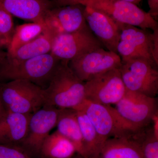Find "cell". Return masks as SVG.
I'll list each match as a JSON object with an SVG mask.
<instances>
[{
    "instance_id": "27",
    "label": "cell",
    "mask_w": 158,
    "mask_h": 158,
    "mask_svg": "<svg viewBox=\"0 0 158 158\" xmlns=\"http://www.w3.org/2000/svg\"><path fill=\"white\" fill-rule=\"evenodd\" d=\"M149 10L148 13L155 20H158V0H148V1Z\"/></svg>"
},
{
    "instance_id": "11",
    "label": "cell",
    "mask_w": 158,
    "mask_h": 158,
    "mask_svg": "<svg viewBox=\"0 0 158 158\" xmlns=\"http://www.w3.org/2000/svg\"><path fill=\"white\" fill-rule=\"evenodd\" d=\"M121 64L118 54L100 48L79 56L70 61L69 65L80 80L86 82L101 74L119 68Z\"/></svg>"
},
{
    "instance_id": "18",
    "label": "cell",
    "mask_w": 158,
    "mask_h": 158,
    "mask_svg": "<svg viewBox=\"0 0 158 158\" xmlns=\"http://www.w3.org/2000/svg\"><path fill=\"white\" fill-rule=\"evenodd\" d=\"M56 127L60 134L73 143L76 148L77 153L86 158L76 110L61 109Z\"/></svg>"
},
{
    "instance_id": "8",
    "label": "cell",
    "mask_w": 158,
    "mask_h": 158,
    "mask_svg": "<svg viewBox=\"0 0 158 158\" xmlns=\"http://www.w3.org/2000/svg\"><path fill=\"white\" fill-rule=\"evenodd\" d=\"M60 110L56 107L45 105L32 113L27 134L19 146L34 157H41V147L51 130L56 126Z\"/></svg>"
},
{
    "instance_id": "3",
    "label": "cell",
    "mask_w": 158,
    "mask_h": 158,
    "mask_svg": "<svg viewBox=\"0 0 158 158\" xmlns=\"http://www.w3.org/2000/svg\"><path fill=\"white\" fill-rule=\"evenodd\" d=\"M117 24L119 30L117 53L122 62L144 59L158 65V29L151 32L148 29Z\"/></svg>"
},
{
    "instance_id": "6",
    "label": "cell",
    "mask_w": 158,
    "mask_h": 158,
    "mask_svg": "<svg viewBox=\"0 0 158 158\" xmlns=\"http://www.w3.org/2000/svg\"><path fill=\"white\" fill-rule=\"evenodd\" d=\"M85 6L100 11L118 23L142 29H158V21L135 4L122 0H89Z\"/></svg>"
},
{
    "instance_id": "31",
    "label": "cell",
    "mask_w": 158,
    "mask_h": 158,
    "mask_svg": "<svg viewBox=\"0 0 158 158\" xmlns=\"http://www.w3.org/2000/svg\"><path fill=\"white\" fill-rule=\"evenodd\" d=\"M6 56H7V53H6L0 52V63L6 58Z\"/></svg>"
},
{
    "instance_id": "25",
    "label": "cell",
    "mask_w": 158,
    "mask_h": 158,
    "mask_svg": "<svg viewBox=\"0 0 158 158\" xmlns=\"http://www.w3.org/2000/svg\"><path fill=\"white\" fill-rule=\"evenodd\" d=\"M0 158H44L34 157L17 145L0 144Z\"/></svg>"
},
{
    "instance_id": "29",
    "label": "cell",
    "mask_w": 158,
    "mask_h": 158,
    "mask_svg": "<svg viewBox=\"0 0 158 158\" xmlns=\"http://www.w3.org/2000/svg\"><path fill=\"white\" fill-rule=\"evenodd\" d=\"M6 108L4 106L0 98V116H2L4 113H6Z\"/></svg>"
},
{
    "instance_id": "28",
    "label": "cell",
    "mask_w": 158,
    "mask_h": 158,
    "mask_svg": "<svg viewBox=\"0 0 158 158\" xmlns=\"http://www.w3.org/2000/svg\"><path fill=\"white\" fill-rule=\"evenodd\" d=\"M155 135L158 138V112L157 111L153 115L150 123Z\"/></svg>"
},
{
    "instance_id": "26",
    "label": "cell",
    "mask_w": 158,
    "mask_h": 158,
    "mask_svg": "<svg viewBox=\"0 0 158 158\" xmlns=\"http://www.w3.org/2000/svg\"><path fill=\"white\" fill-rule=\"evenodd\" d=\"M55 7H62L70 5H82L85 6L89 0H50Z\"/></svg>"
},
{
    "instance_id": "12",
    "label": "cell",
    "mask_w": 158,
    "mask_h": 158,
    "mask_svg": "<svg viewBox=\"0 0 158 158\" xmlns=\"http://www.w3.org/2000/svg\"><path fill=\"white\" fill-rule=\"evenodd\" d=\"M120 116L138 129L147 126L158 111L156 98L150 97L126 89L125 94L116 105Z\"/></svg>"
},
{
    "instance_id": "22",
    "label": "cell",
    "mask_w": 158,
    "mask_h": 158,
    "mask_svg": "<svg viewBox=\"0 0 158 158\" xmlns=\"http://www.w3.org/2000/svg\"><path fill=\"white\" fill-rule=\"evenodd\" d=\"M46 25L31 22L15 28L11 41L7 48V55H11L23 46L36 39L46 29Z\"/></svg>"
},
{
    "instance_id": "10",
    "label": "cell",
    "mask_w": 158,
    "mask_h": 158,
    "mask_svg": "<svg viewBox=\"0 0 158 158\" xmlns=\"http://www.w3.org/2000/svg\"><path fill=\"white\" fill-rule=\"evenodd\" d=\"M103 46L87 26L73 33L56 35L51 53L61 61L69 62L79 56Z\"/></svg>"
},
{
    "instance_id": "1",
    "label": "cell",
    "mask_w": 158,
    "mask_h": 158,
    "mask_svg": "<svg viewBox=\"0 0 158 158\" xmlns=\"http://www.w3.org/2000/svg\"><path fill=\"white\" fill-rule=\"evenodd\" d=\"M69 63L61 60L44 88L45 105L74 109L85 100V82L77 77Z\"/></svg>"
},
{
    "instance_id": "21",
    "label": "cell",
    "mask_w": 158,
    "mask_h": 158,
    "mask_svg": "<svg viewBox=\"0 0 158 158\" xmlns=\"http://www.w3.org/2000/svg\"><path fill=\"white\" fill-rule=\"evenodd\" d=\"M81 132L86 158H99L102 145L98 134L83 111L75 110Z\"/></svg>"
},
{
    "instance_id": "24",
    "label": "cell",
    "mask_w": 158,
    "mask_h": 158,
    "mask_svg": "<svg viewBox=\"0 0 158 158\" xmlns=\"http://www.w3.org/2000/svg\"><path fill=\"white\" fill-rule=\"evenodd\" d=\"M14 30L12 15L0 4V47H8Z\"/></svg>"
},
{
    "instance_id": "17",
    "label": "cell",
    "mask_w": 158,
    "mask_h": 158,
    "mask_svg": "<svg viewBox=\"0 0 158 158\" xmlns=\"http://www.w3.org/2000/svg\"><path fill=\"white\" fill-rule=\"evenodd\" d=\"M134 136L109 138L103 144L99 158H143L141 144Z\"/></svg>"
},
{
    "instance_id": "15",
    "label": "cell",
    "mask_w": 158,
    "mask_h": 158,
    "mask_svg": "<svg viewBox=\"0 0 158 158\" xmlns=\"http://www.w3.org/2000/svg\"><path fill=\"white\" fill-rule=\"evenodd\" d=\"M0 4L11 15L43 25L46 14L55 7L50 0H0Z\"/></svg>"
},
{
    "instance_id": "30",
    "label": "cell",
    "mask_w": 158,
    "mask_h": 158,
    "mask_svg": "<svg viewBox=\"0 0 158 158\" xmlns=\"http://www.w3.org/2000/svg\"><path fill=\"white\" fill-rule=\"evenodd\" d=\"M122 1H126V2H129L132 3L133 4L135 5H139V3L141 2L142 0H122Z\"/></svg>"
},
{
    "instance_id": "4",
    "label": "cell",
    "mask_w": 158,
    "mask_h": 158,
    "mask_svg": "<svg viewBox=\"0 0 158 158\" xmlns=\"http://www.w3.org/2000/svg\"><path fill=\"white\" fill-rule=\"evenodd\" d=\"M0 98L6 111L21 114H32L45 104L44 88L21 79L0 85Z\"/></svg>"
},
{
    "instance_id": "20",
    "label": "cell",
    "mask_w": 158,
    "mask_h": 158,
    "mask_svg": "<svg viewBox=\"0 0 158 158\" xmlns=\"http://www.w3.org/2000/svg\"><path fill=\"white\" fill-rule=\"evenodd\" d=\"M77 153L73 143L56 131L45 139L40 156L44 158H72Z\"/></svg>"
},
{
    "instance_id": "13",
    "label": "cell",
    "mask_w": 158,
    "mask_h": 158,
    "mask_svg": "<svg viewBox=\"0 0 158 158\" xmlns=\"http://www.w3.org/2000/svg\"><path fill=\"white\" fill-rule=\"evenodd\" d=\"M85 8L82 5L55 7L46 14L44 23L55 36L79 31L87 26Z\"/></svg>"
},
{
    "instance_id": "23",
    "label": "cell",
    "mask_w": 158,
    "mask_h": 158,
    "mask_svg": "<svg viewBox=\"0 0 158 158\" xmlns=\"http://www.w3.org/2000/svg\"><path fill=\"white\" fill-rule=\"evenodd\" d=\"M135 138L141 144L143 158H158V138L150 123L138 131Z\"/></svg>"
},
{
    "instance_id": "2",
    "label": "cell",
    "mask_w": 158,
    "mask_h": 158,
    "mask_svg": "<svg viewBox=\"0 0 158 158\" xmlns=\"http://www.w3.org/2000/svg\"><path fill=\"white\" fill-rule=\"evenodd\" d=\"M74 110H81L86 114L102 145L109 138H131L141 129L125 120L111 105L99 104L85 99Z\"/></svg>"
},
{
    "instance_id": "16",
    "label": "cell",
    "mask_w": 158,
    "mask_h": 158,
    "mask_svg": "<svg viewBox=\"0 0 158 158\" xmlns=\"http://www.w3.org/2000/svg\"><path fill=\"white\" fill-rule=\"evenodd\" d=\"M31 114L6 111L0 116V144L19 146L27 134Z\"/></svg>"
},
{
    "instance_id": "19",
    "label": "cell",
    "mask_w": 158,
    "mask_h": 158,
    "mask_svg": "<svg viewBox=\"0 0 158 158\" xmlns=\"http://www.w3.org/2000/svg\"><path fill=\"white\" fill-rule=\"evenodd\" d=\"M54 37V34L47 27L39 37L23 46L11 55H7L6 59L11 61H22L50 53Z\"/></svg>"
},
{
    "instance_id": "7",
    "label": "cell",
    "mask_w": 158,
    "mask_h": 158,
    "mask_svg": "<svg viewBox=\"0 0 158 158\" xmlns=\"http://www.w3.org/2000/svg\"><path fill=\"white\" fill-rule=\"evenodd\" d=\"M158 66L144 59L122 62L119 70L126 89L156 98L158 93Z\"/></svg>"
},
{
    "instance_id": "9",
    "label": "cell",
    "mask_w": 158,
    "mask_h": 158,
    "mask_svg": "<svg viewBox=\"0 0 158 158\" xmlns=\"http://www.w3.org/2000/svg\"><path fill=\"white\" fill-rule=\"evenodd\" d=\"M85 99L104 105H116L124 96L126 88L119 68L101 74L85 82Z\"/></svg>"
},
{
    "instance_id": "32",
    "label": "cell",
    "mask_w": 158,
    "mask_h": 158,
    "mask_svg": "<svg viewBox=\"0 0 158 158\" xmlns=\"http://www.w3.org/2000/svg\"><path fill=\"white\" fill-rule=\"evenodd\" d=\"M72 158H86L78 154L77 153Z\"/></svg>"
},
{
    "instance_id": "5",
    "label": "cell",
    "mask_w": 158,
    "mask_h": 158,
    "mask_svg": "<svg viewBox=\"0 0 158 158\" xmlns=\"http://www.w3.org/2000/svg\"><path fill=\"white\" fill-rule=\"evenodd\" d=\"M61 62L51 53L22 61H11L5 58L0 63V78L25 80L39 85L48 84Z\"/></svg>"
},
{
    "instance_id": "14",
    "label": "cell",
    "mask_w": 158,
    "mask_h": 158,
    "mask_svg": "<svg viewBox=\"0 0 158 158\" xmlns=\"http://www.w3.org/2000/svg\"><path fill=\"white\" fill-rule=\"evenodd\" d=\"M85 16L89 28L104 48L117 53L119 39L117 23L100 11L87 6H85Z\"/></svg>"
}]
</instances>
